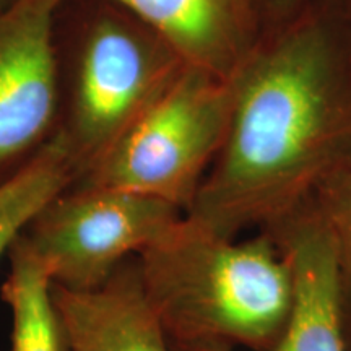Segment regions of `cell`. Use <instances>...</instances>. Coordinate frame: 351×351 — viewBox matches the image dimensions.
Masks as SVG:
<instances>
[{"label":"cell","mask_w":351,"mask_h":351,"mask_svg":"<svg viewBox=\"0 0 351 351\" xmlns=\"http://www.w3.org/2000/svg\"><path fill=\"white\" fill-rule=\"evenodd\" d=\"M231 83L226 140L184 215L239 238L304 207L351 150V46L326 15L298 13Z\"/></svg>","instance_id":"1"},{"label":"cell","mask_w":351,"mask_h":351,"mask_svg":"<svg viewBox=\"0 0 351 351\" xmlns=\"http://www.w3.org/2000/svg\"><path fill=\"white\" fill-rule=\"evenodd\" d=\"M137 262L171 345L271 351L287 330L295 276L267 231L225 238L182 215Z\"/></svg>","instance_id":"2"},{"label":"cell","mask_w":351,"mask_h":351,"mask_svg":"<svg viewBox=\"0 0 351 351\" xmlns=\"http://www.w3.org/2000/svg\"><path fill=\"white\" fill-rule=\"evenodd\" d=\"M52 46L56 134L67 143L77 179L187 65L155 29L114 0H62L54 13Z\"/></svg>","instance_id":"3"},{"label":"cell","mask_w":351,"mask_h":351,"mask_svg":"<svg viewBox=\"0 0 351 351\" xmlns=\"http://www.w3.org/2000/svg\"><path fill=\"white\" fill-rule=\"evenodd\" d=\"M231 114V77L186 65L73 184L153 197L186 213L225 143Z\"/></svg>","instance_id":"4"},{"label":"cell","mask_w":351,"mask_h":351,"mask_svg":"<svg viewBox=\"0 0 351 351\" xmlns=\"http://www.w3.org/2000/svg\"><path fill=\"white\" fill-rule=\"evenodd\" d=\"M182 215L153 197L70 184L21 234L47 265L52 283L90 291L103 287L122 262L142 252Z\"/></svg>","instance_id":"5"},{"label":"cell","mask_w":351,"mask_h":351,"mask_svg":"<svg viewBox=\"0 0 351 351\" xmlns=\"http://www.w3.org/2000/svg\"><path fill=\"white\" fill-rule=\"evenodd\" d=\"M60 2L12 0L0 7V184L57 132L52 23Z\"/></svg>","instance_id":"6"},{"label":"cell","mask_w":351,"mask_h":351,"mask_svg":"<svg viewBox=\"0 0 351 351\" xmlns=\"http://www.w3.org/2000/svg\"><path fill=\"white\" fill-rule=\"evenodd\" d=\"M267 231L291 263L295 304L271 351H348L330 239L311 202ZM174 351H234L219 345H171Z\"/></svg>","instance_id":"7"},{"label":"cell","mask_w":351,"mask_h":351,"mask_svg":"<svg viewBox=\"0 0 351 351\" xmlns=\"http://www.w3.org/2000/svg\"><path fill=\"white\" fill-rule=\"evenodd\" d=\"M52 298L67 351H174L143 288L137 256L90 291L52 283Z\"/></svg>","instance_id":"8"},{"label":"cell","mask_w":351,"mask_h":351,"mask_svg":"<svg viewBox=\"0 0 351 351\" xmlns=\"http://www.w3.org/2000/svg\"><path fill=\"white\" fill-rule=\"evenodd\" d=\"M160 34L191 67L230 78L256 44L254 0H114Z\"/></svg>","instance_id":"9"},{"label":"cell","mask_w":351,"mask_h":351,"mask_svg":"<svg viewBox=\"0 0 351 351\" xmlns=\"http://www.w3.org/2000/svg\"><path fill=\"white\" fill-rule=\"evenodd\" d=\"M7 254L10 265L0 296L12 313L10 351H67L47 265L23 234Z\"/></svg>","instance_id":"10"},{"label":"cell","mask_w":351,"mask_h":351,"mask_svg":"<svg viewBox=\"0 0 351 351\" xmlns=\"http://www.w3.org/2000/svg\"><path fill=\"white\" fill-rule=\"evenodd\" d=\"M77 179L65 140L56 134L25 168L0 184V257L44 205Z\"/></svg>","instance_id":"11"},{"label":"cell","mask_w":351,"mask_h":351,"mask_svg":"<svg viewBox=\"0 0 351 351\" xmlns=\"http://www.w3.org/2000/svg\"><path fill=\"white\" fill-rule=\"evenodd\" d=\"M311 204L330 239L343 309L346 345L351 351V150L320 184Z\"/></svg>","instance_id":"12"},{"label":"cell","mask_w":351,"mask_h":351,"mask_svg":"<svg viewBox=\"0 0 351 351\" xmlns=\"http://www.w3.org/2000/svg\"><path fill=\"white\" fill-rule=\"evenodd\" d=\"M304 2L306 0H254L258 20L261 16H265V19L278 21V23H285L296 16Z\"/></svg>","instance_id":"13"},{"label":"cell","mask_w":351,"mask_h":351,"mask_svg":"<svg viewBox=\"0 0 351 351\" xmlns=\"http://www.w3.org/2000/svg\"><path fill=\"white\" fill-rule=\"evenodd\" d=\"M12 0H0V7H3V5H7V3H10Z\"/></svg>","instance_id":"14"},{"label":"cell","mask_w":351,"mask_h":351,"mask_svg":"<svg viewBox=\"0 0 351 351\" xmlns=\"http://www.w3.org/2000/svg\"><path fill=\"white\" fill-rule=\"evenodd\" d=\"M350 2H351V0H350Z\"/></svg>","instance_id":"15"}]
</instances>
